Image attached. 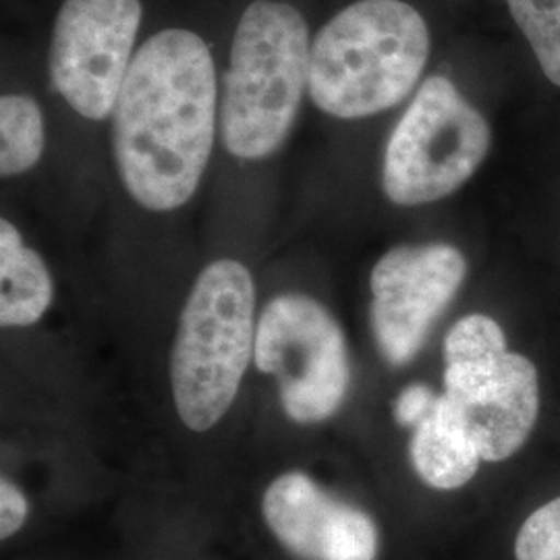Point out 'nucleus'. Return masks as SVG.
<instances>
[{
	"instance_id": "2",
	"label": "nucleus",
	"mask_w": 560,
	"mask_h": 560,
	"mask_svg": "<svg viewBox=\"0 0 560 560\" xmlns=\"http://www.w3.org/2000/svg\"><path fill=\"white\" fill-rule=\"evenodd\" d=\"M318 0H226L219 81V154L237 166L277 161L310 110Z\"/></svg>"
},
{
	"instance_id": "9",
	"label": "nucleus",
	"mask_w": 560,
	"mask_h": 560,
	"mask_svg": "<svg viewBox=\"0 0 560 560\" xmlns=\"http://www.w3.org/2000/svg\"><path fill=\"white\" fill-rule=\"evenodd\" d=\"M465 277L467 260L451 243L388 249L370 275V324L382 358L395 368L413 360Z\"/></svg>"
},
{
	"instance_id": "5",
	"label": "nucleus",
	"mask_w": 560,
	"mask_h": 560,
	"mask_svg": "<svg viewBox=\"0 0 560 560\" xmlns=\"http://www.w3.org/2000/svg\"><path fill=\"white\" fill-rule=\"evenodd\" d=\"M256 287L249 268L219 258L201 268L183 305L171 351L180 421L208 432L226 416L256 349Z\"/></svg>"
},
{
	"instance_id": "12",
	"label": "nucleus",
	"mask_w": 560,
	"mask_h": 560,
	"mask_svg": "<svg viewBox=\"0 0 560 560\" xmlns=\"http://www.w3.org/2000/svg\"><path fill=\"white\" fill-rule=\"evenodd\" d=\"M55 298L50 270L9 217L0 219V324L23 328L40 320Z\"/></svg>"
},
{
	"instance_id": "6",
	"label": "nucleus",
	"mask_w": 560,
	"mask_h": 560,
	"mask_svg": "<svg viewBox=\"0 0 560 560\" xmlns=\"http://www.w3.org/2000/svg\"><path fill=\"white\" fill-rule=\"evenodd\" d=\"M492 145L486 117L442 73L421 81L384 145L382 191L400 208L453 196L476 175Z\"/></svg>"
},
{
	"instance_id": "4",
	"label": "nucleus",
	"mask_w": 560,
	"mask_h": 560,
	"mask_svg": "<svg viewBox=\"0 0 560 560\" xmlns=\"http://www.w3.org/2000/svg\"><path fill=\"white\" fill-rule=\"evenodd\" d=\"M148 0H57L40 67L55 136L101 140L152 20Z\"/></svg>"
},
{
	"instance_id": "7",
	"label": "nucleus",
	"mask_w": 560,
	"mask_h": 560,
	"mask_svg": "<svg viewBox=\"0 0 560 560\" xmlns=\"http://www.w3.org/2000/svg\"><path fill=\"white\" fill-rule=\"evenodd\" d=\"M444 400L476 442L481 460L513 457L540 411V382L532 361L506 349L499 322L471 314L444 339Z\"/></svg>"
},
{
	"instance_id": "8",
	"label": "nucleus",
	"mask_w": 560,
	"mask_h": 560,
	"mask_svg": "<svg viewBox=\"0 0 560 560\" xmlns=\"http://www.w3.org/2000/svg\"><path fill=\"white\" fill-rule=\"evenodd\" d=\"M254 361L279 386L287 418L312 425L332 418L347 397L351 365L337 318L305 293H282L261 312Z\"/></svg>"
},
{
	"instance_id": "10",
	"label": "nucleus",
	"mask_w": 560,
	"mask_h": 560,
	"mask_svg": "<svg viewBox=\"0 0 560 560\" xmlns=\"http://www.w3.org/2000/svg\"><path fill=\"white\" fill-rule=\"evenodd\" d=\"M261 517L280 546L301 560H376L381 532L360 506L339 501L303 471L270 481Z\"/></svg>"
},
{
	"instance_id": "15",
	"label": "nucleus",
	"mask_w": 560,
	"mask_h": 560,
	"mask_svg": "<svg viewBox=\"0 0 560 560\" xmlns=\"http://www.w3.org/2000/svg\"><path fill=\"white\" fill-rule=\"evenodd\" d=\"M517 560H560V499L546 502L521 525Z\"/></svg>"
},
{
	"instance_id": "1",
	"label": "nucleus",
	"mask_w": 560,
	"mask_h": 560,
	"mask_svg": "<svg viewBox=\"0 0 560 560\" xmlns=\"http://www.w3.org/2000/svg\"><path fill=\"white\" fill-rule=\"evenodd\" d=\"M224 7L152 13L108 131L122 196L171 217L200 194L219 156Z\"/></svg>"
},
{
	"instance_id": "16",
	"label": "nucleus",
	"mask_w": 560,
	"mask_h": 560,
	"mask_svg": "<svg viewBox=\"0 0 560 560\" xmlns=\"http://www.w3.org/2000/svg\"><path fill=\"white\" fill-rule=\"evenodd\" d=\"M30 515V502L15 481H0V538H13L25 525Z\"/></svg>"
},
{
	"instance_id": "11",
	"label": "nucleus",
	"mask_w": 560,
	"mask_h": 560,
	"mask_svg": "<svg viewBox=\"0 0 560 560\" xmlns=\"http://www.w3.org/2000/svg\"><path fill=\"white\" fill-rule=\"evenodd\" d=\"M40 57L4 50L0 85V177L21 179L40 166L55 140Z\"/></svg>"
},
{
	"instance_id": "17",
	"label": "nucleus",
	"mask_w": 560,
	"mask_h": 560,
	"mask_svg": "<svg viewBox=\"0 0 560 560\" xmlns=\"http://www.w3.org/2000/svg\"><path fill=\"white\" fill-rule=\"evenodd\" d=\"M436 395L423 386V384H411L407 386L399 395V399L395 402V420L400 425H411L416 428L434 407Z\"/></svg>"
},
{
	"instance_id": "3",
	"label": "nucleus",
	"mask_w": 560,
	"mask_h": 560,
	"mask_svg": "<svg viewBox=\"0 0 560 560\" xmlns=\"http://www.w3.org/2000/svg\"><path fill=\"white\" fill-rule=\"evenodd\" d=\"M432 57V32L409 0H345L322 13L310 52V113L353 125L416 94Z\"/></svg>"
},
{
	"instance_id": "14",
	"label": "nucleus",
	"mask_w": 560,
	"mask_h": 560,
	"mask_svg": "<svg viewBox=\"0 0 560 560\" xmlns=\"http://www.w3.org/2000/svg\"><path fill=\"white\" fill-rule=\"evenodd\" d=\"M541 71L560 88V0H506Z\"/></svg>"
},
{
	"instance_id": "13",
	"label": "nucleus",
	"mask_w": 560,
	"mask_h": 560,
	"mask_svg": "<svg viewBox=\"0 0 560 560\" xmlns=\"http://www.w3.org/2000/svg\"><path fill=\"white\" fill-rule=\"evenodd\" d=\"M409 457L421 480L436 490L463 488L480 467V451L444 397L416 425Z\"/></svg>"
}]
</instances>
